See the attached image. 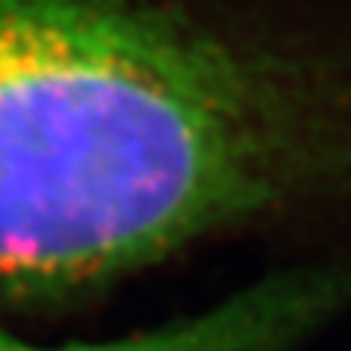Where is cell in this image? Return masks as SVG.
I'll list each match as a JSON object with an SVG mask.
<instances>
[{
  "label": "cell",
  "instance_id": "obj_1",
  "mask_svg": "<svg viewBox=\"0 0 351 351\" xmlns=\"http://www.w3.org/2000/svg\"><path fill=\"white\" fill-rule=\"evenodd\" d=\"M258 239H351V0H0V324Z\"/></svg>",
  "mask_w": 351,
  "mask_h": 351
},
{
  "label": "cell",
  "instance_id": "obj_2",
  "mask_svg": "<svg viewBox=\"0 0 351 351\" xmlns=\"http://www.w3.org/2000/svg\"><path fill=\"white\" fill-rule=\"evenodd\" d=\"M351 317V239L308 249L190 314L103 339H34L0 324V351H308Z\"/></svg>",
  "mask_w": 351,
  "mask_h": 351
}]
</instances>
